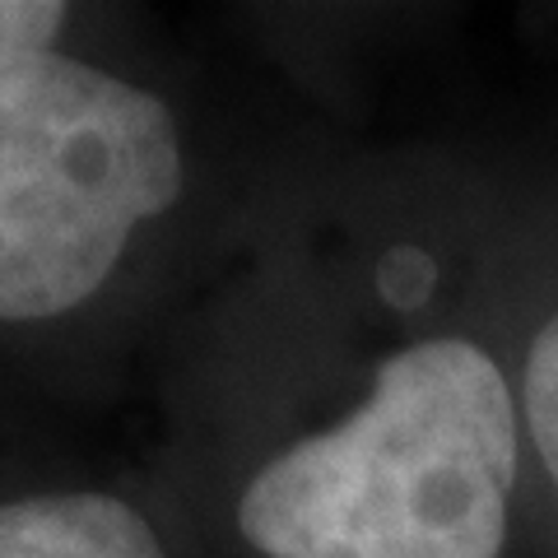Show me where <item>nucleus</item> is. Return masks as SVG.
<instances>
[{
    "mask_svg": "<svg viewBox=\"0 0 558 558\" xmlns=\"http://www.w3.org/2000/svg\"><path fill=\"white\" fill-rule=\"evenodd\" d=\"M521 438L517 387L484 344H410L354 418L247 484L242 535L266 558H498Z\"/></svg>",
    "mask_w": 558,
    "mask_h": 558,
    "instance_id": "f257e3e1",
    "label": "nucleus"
},
{
    "mask_svg": "<svg viewBox=\"0 0 558 558\" xmlns=\"http://www.w3.org/2000/svg\"><path fill=\"white\" fill-rule=\"evenodd\" d=\"M178 191V131L154 94L51 51L0 57V322L80 307Z\"/></svg>",
    "mask_w": 558,
    "mask_h": 558,
    "instance_id": "f03ea898",
    "label": "nucleus"
},
{
    "mask_svg": "<svg viewBox=\"0 0 558 558\" xmlns=\"http://www.w3.org/2000/svg\"><path fill=\"white\" fill-rule=\"evenodd\" d=\"M0 558H163L149 521L108 494L24 498L0 508Z\"/></svg>",
    "mask_w": 558,
    "mask_h": 558,
    "instance_id": "7ed1b4c3",
    "label": "nucleus"
},
{
    "mask_svg": "<svg viewBox=\"0 0 558 558\" xmlns=\"http://www.w3.org/2000/svg\"><path fill=\"white\" fill-rule=\"evenodd\" d=\"M517 405H521V433H526L539 470H545L549 488L558 494V307H549L535 322L526 340Z\"/></svg>",
    "mask_w": 558,
    "mask_h": 558,
    "instance_id": "20e7f679",
    "label": "nucleus"
},
{
    "mask_svg": "<svg viewBox=\"0 0 558 558\" xmlns=\"http://www.w3.org/2000/svg\"><path fill=\"white\" fill-rule=\"evenodd\" d=\"M65 5L57 0H0V57L47 51V43L65 24Z\"/></svg>",
    "mask_w": 558,
    "mask_h": 558,
    "instance_id": "39448f33",
    "label": "nucleus"
},
{
    "mask_svg": "<svg viewBox=\"0 0 558 558\" xmlns=\"http://www.w3.org/2000/svg\"><path fill=\"white\" fill-rule=\"evenodd\" d=\"M428 284H433V260L424 252L405 247V252H396V256L381 260V293H387L391 303L410 307V303L424 299Z\"/></svg>",
    "mask_w": 558,
    "mask_h": 558,
    "instance_id": "423d86ee",
    "label": "nucleus"
}]
</instances>
